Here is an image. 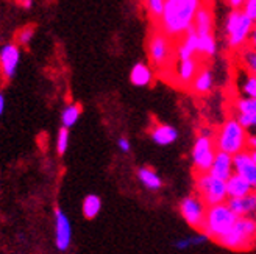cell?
<instances>
[{"instance_id": "22", "label": "cell", "mask_w": 256, "mask_h": 254, "mask_svg": "<svg viewBox=\"0 0 256 254\" xmlns=\"http://www.w3.org/2000/svg\"><path fill=\"white\" fill-rule=\"evenodd\" d=\"M130 81L136 87L150 86L153 81V69L146 62H136L130 70Z\"/></svg>"}, {"instance_id": "30", "label": "cell", "mask_w": 256, "mask_h": 254, "mask_svg": "<svg viewBox=\"0 0 256 254\" xmlns=\"http://www.w3.org/2000/svg\"><path fill=\"white\" fill-rule=\"evenodd\" d=\"M166 2H168V0H144V6L153 20L158 22L161 19L164 8H166Z\"/></svg>"}, {"instance_id": "4", "label": "cell", "mask_w": 256, "mask_h": 254, "mask_svg": "<svg viewBox=\"0 0 256 254\" xmlns=\"http://www.w3.org/2000/svg\"><path fill=\"white\" fill-rule=\"evenodd\" d=\"M238 217L234 212L230 209L226 203L222 205H216L206 209V217H204V223L202 226L200 233L208 237V240H214L217 242L222 239L232 228L234 226Z\"/></svg>"}, {"instance_id": "29", "label": "cell", "mask_w": 256, "mask_h": 254, "mask_svg": "<svg viewBox=\"0 0 256 254\" xmlns=\"http://www.w3.org/2000/svg\"><path fill=\"white\" fill-rule=\"evenodd\" d=\"M240 94L244 98H256V75L246 72L240 81Z\"/></svg>"}, {"instance_id": "8", "label": "cell", "mask_w": 256, "mask_h": 254, "mask_svg": "<svg viewBox=\"0 0 256 254\" xmlns=\"http://www.w3.org/2000/svg\"><path fill=\"white\" fill-rule=\"evenodd\" d=\"M175 55L172 39L164 34L161 30H156L148 39V58L156 69H166L170 66Z\"/></svg>"}, {"instance_id": "24", "label": "cell", "mask_w": 256, "mask_h": 254, "mask_svg": "<svg viewBox=\"0 0 256 254\" xmlns=\"http://www.w3.org/2000/svg\"><path fill=\"white\" fill-rule=\"evenodd\" d=\"M217 53V41L212 34H202L198 36V44H197V55L202 58H212Z\"/></svg>"}, {"instance_id": "23", "label": "cell", "mask_w": 256, "mask_h": 254, "mask_svg": "<svg viewBox=\"0 0 256 254\" xmlns=\"http://www.w3.org/2000/svg\"><path fill=\"white\" fill-rule=\"evenodd\" d=\"M136 175H138L139 183L142 184L147 190L156 192V190H160L162 187V178L152 167H140Z\"/></svg>"}, {"instance_id": "39", "label": "cell", "mask_w": 256, "mask_h": 254, "mask_svg": "<svg viewBox=\"0 0 256 254\" xmlns=\"http://www.w3.org/2000/svg\"><path fill=\"white\" fill-rule=\"evenodd\" d=\"M22 5H24L25 8H32V6H33V0H24Z\"/></svg>"}, {"instance_id": "32", "label": "cell", "mask_w": 256, "mask_h": 254, "mask_svg": "<svg viewBox=\"0 0 256 254\" xmlns=\"http://www.w3.org/2000/svg\"><path fill=\"white\" fill-rule=\"evenodd\" d=\"M33 36H34V30H33L32 27H25V28H22V30L18 33V45L27 47V45L32 42Z\"/></svg>"}, {"instance_id": "35", "label": "cell", "mask_w": 256, "mask_h": 254, "mask_svg": "<svg viewBox=\"0 0 256 254\" xmlns=\"http://www.w3.org/2000/svg\"><path fill=\"white\" fill-rule=\"evenodd\" d=\"M225 2L230 6V9H240L246 0H225Z\"/></svg>"}, {"instance_id": "14", "label": "cell", "mask_w": 256, "mask_h": 254, "mask_svg": "<svg viewBox=\"0 0 256 254\" xmlns=\"http://www.w3.org/2000/svg\"><path fill=\"white\" fill-rule=\"evenodd\" d=\"M198 70H200V62L197 58L182 59V61H178L175 66V80L180 86L188 87L194 81Z\"/></svg>"}, {"instance_id": "20", "label": "cell", "mask_w": 256, "mask_h": 254, "mask_svg": "<svg viewBox=\"0 0 256 254\" xmlns=\"http://www.w3.org/2000/svg\"><path fill=\"white\" fill-rule=\"evenodd\" d=\"M212 87H214L212 70L208 69V67H200L194 81L190 83L192 92L197 94V95H206V94H210L212 91Z\"/></svg>"}, {"instance_id": "43", "label": "cell", "mask_w": 256, "mask_h": 254, "mask_svg": "<svg viewBox=\"0 0 256 254\" xmlns=\"http://www.w3.org/2000/svg\"><path fill=\"white\" fill-rule=\"evenodd\" d=\"M202 2H203V0H202Z\"/></svg>"}, {"instance_id": "28", "label": "cell", "mask_w": 256, "mask_h": 254, "mask_svg": "<svg viewBox=\"0 0 256 254\" xmlns=\"http://www.w3.org/2000/svg\"><path fill=\"white\" fill-rule=\"evenodd\" d=\"M208 240V237L202 234L200 231H197V234L194 236H188V237H183V239H178L175 242V248L176 250H189V248H194V247H198V245H203L204 242Z\"/></svg>"}, {"instance_id": "42", "label": "cell", "mask_w": 256, "mask_h": 254, "mask_svg": "<svg viewBox=\"0 0 256 254\" xmlns=\"http://www.w3.org/2000/svg\"><path fill=\"white\" fill-rule=\"evenodd\" d=\"M168 2H174V0H168Z\"/></svg>"}, {"instance_id": "31", "label": "cell", "mask_w": 256, "mask_h": 254, "mask_svg": "<svg viewBox=\"0 0 256 254\" xmlns=\"http://www.w3.org/2000/svg\"><path fill=\"white\" fill-rule=\"evenodd\" d=\"M69 142H70V133L68 128H62L61 126L58 131V136H56V151L60 156L66 155V151L69 148Z\"/></svg>"}, {"instance_id": "41", "label": "cell", "mask_w": 256, "mask_h": 254, "mask_svg": "<svg viewBox=\"0 0 256 254\" xmlns=\"http://www.w3.org/2000/svg\"><path fill=\"white\" fill-rule=\"evenodd\" d=\"M253 220H254V225H256V215H254V217H253Z\"/></svg>"}, {"instance_id": "21", "label": "cell", "mask_w": 256, "mask_h": 254, "mask_svg": "<svg viewBox=\"0 0 256 254\" xmlns=\"http://www.w3.org/2000/svg\"><path fill=\"white\" fill-rule=\"evenodd\" d=\"M225 186H226V195H228V200L232 198H240V197H246L254 190L252 189V186L244 180V178H240L239 175L233 173L232 176L228 178L225 181Z\"/></svg>"}, {"instance_id": "27", "label": "cell", "mask_w": 256, "mask_h": 254, "mask_svg": "<svg viewBox=\"0 0 256 254\" xmlns=\"http://www.w3.org/2000/svg\"><path fill=\"white\" fill-rule=\"evenodd\" d=\"M80 117H82V106L78 103L68 105L61 111V126L70 130L72 126L80 120Z\"/></svg>"}, {"instance_id": "3", "label": "cell", "mask_w": 256, "mask_h": 254, "mask_svg": "<svg viewBox=\"0 0 256 254\" xmlns=\"http://www.w3.org/2000/svg\"><path fill=\"white\" fill-rule=\"evenodd\" d=\"M254 22L250 20L240 9H230V12L225 17L224 31L225 39L230 50H240L246 47L250 41V34L253 31Z\"/></svg>"}, {"instance_id": "15", "label": "cell", "mask_w": 256, "mask_h": 254, "mask_svg": "<svg viewBox=\"0 0 256 254\" xmlns=\"http://www.w3.org/2000/svg\"><path fill=\"white\" fill-rule=\"evenodd\" d=\"M226 205L234 212L238 219H242V217L253 219L256 215V192H252L240 198H232L226 201Z\"/></svg>"}, {"instance_id": "16", "label": "cell", "mask_w": 256, "mask_h": 254, "mask_svg": "<svg viewBox=\"0 0 256 254\" xmlns=\"http://www.w3.org/2000/svg\"><path fill=\"white\" fill-rule=\"evenodd\" d=\"M211 176L217 178L220 181H226L230 176L234 173L233 169V156H230L226 153H222V151H217L216 158L212 161V166L208 172Z\"/></svg>"}, {"instance_id": "18", "label": "cell", "mask_w": 256, "mask_h": 254, "mask_svg": "<svg viewBox=\"0 0 256 254\" xmlns=\"http://www.w3.org/2000/svg\"><path fill=\"white\" fill-rule=\"evenodd\" d=\"M150 137L153 144L160 147H168L176 142L178 139V131L175 126L168 125V123H155L150 130Z\"/></svg>"}, {"instance_id": "38", "label": "cell", "mask_w": 256, "mask_h": 254, "mask_svg": "<svg viewBox=\"0 0 256 254\" xmlns=\"http://www.w3.org/2000/svg\"><path fill=\"white\" fill-rule=\"evenodd\" d=\"M248 148L250 150H256V134H250L248 136Z\"/></svg>"}, {"instance_id": "33", "label": "cell", "mask_w": 256, "mask_h": 254, "mask_svg": "<svg viewBox=\"0 0 256 254\" xmlns=\"http://www.w3.org/2000/svg\"><path fill=\"white\" fill-rule=\"evenodd\" d=\"M240 11L244 12L250 20H253L256 23V0H246Z\"/></svg>"}, {"instance_id": "17", "label": "cell", "mask_w": 256, "mask_h": 254, "mask_svg": "<svg viewBox=\"0 0 256 254\" xmlns=\"http://www.w3.org/2000/svg\"><path fill=\"white\" fill-rule=\"evenodd\" d=\"M197 44H198V34L196 33L194 27L189 28L188 33L182 37V41L175 47V56L178 61L190 59L197 55Z\"/></svg>"}, {"instance_id": "1", "label": "cell", "mask_w": 256, "mask_h": 254, "mask_svg": "<svg viewBox=\"0 0 256 254\" xmlns=\"http://www.w3.org/2000/svg\"><path fill=\"white\" fill-rule=\"evenodd\" d=\"M202 5V0H174V2H166L164 12L158 20V30L168 34L170 39L183 37L189 28L194 27L196 14Z\"/></svg>"}, {"instance_id": "7", "label": "cell", "mask_w": 256, "mask_h": 254, "mask_svg": "<svg viewBox=\"0 0 256 254\" xmlns=\"http://www.w3.org/2000/svg\"><path fill=\"white\" fill-rule=\"evenodd\" d=\"M196 195L206 205V208L222 205L228 201L226 195V186L225 181L217 180L210 173H200L196 175Z\"/></svg>"}, {"instance_id": "6", "label": "cell", "mask_w": 256, "mask_h": 254, "mask_svg": "<svg viewBox=\"0 0 256 254\" xmlns=\"http://www.w3.org/2000/svg\"><path fill=\"white\" fill-rule=\"evenodd\" d=\"M214 136L216 133L212 130L203 128L198 131L196 137L194 145H192V151H190L192 167H194L196 175L208 173L212 166V161L217 153Z\"/></svg>"}, {"instance_id": "2", "label": "cell", "mask_w": 256, "mask_h": 254, "mask_svg": "<svg viewBox=\"0 0 256 254\" xmlns=\"http://www.w3.org/2000/svg\"><path fill=\"white\" fill-rule=\"evenodd\" d=\"M248 131L236 120V117H228L216 131V148L230 156H236L248 150Z\"/></svg>"}, {"instance_id": "5", "label": "cell", "mask_w": 256, "mask_h": 254, "mask_svg": "<svg viewBox=\"0 0 256 254\" xmlns=\"http://www.w3.org/2000/svg\"><path fill=\"white\" fill-rule=\"evenodd\" d=\"M216 244L230 251H248L256 244V225L252 217L238 219L234 226Z\"/></svg>"}, {"instance_id": "34", "label": "cell", "mask_w": 256, "mask_h": 254, "mask_svg": "<svg viewBox=\"0 0 256 254\" xmlns=\"http://www.w3.org/2000/svg\"><path fill=\"white\" fill-rule=\"evenodd\" d=\"M118 148L122 151V153H130V151H132V142L128 141L126 137H119L118 139Z\"/></svg>"}, {"instance_id": "10", "label": "cell", "mask_w": 256, "mask_h": 254, "mask_svg": "<svg viewBox=\"0 0 256 254\" xmlns=\"http://www.w3.org/2000/svg\"><path fill=\"white\" fill-rule=\"evenodd\" d=\"M54 223H55V248L61 253L68 251L72 244V223L68 214L61 208L54 211Z\"/></svg>"}, {"instance_id": "12", "label": "cell", "mask_w": 256, "mask_h": 254, "mask_svg": "<svg viewBox=\"0 0 256 254\" xmlns=\"http://www.w3.org/2000/svg\"><path fill=\"white\" fill-rule=\"evenodd\" d=\"M234 112H236V120L244 126V128L250 133L256 130V98H244L239 97L234 101Z\"/></svg>"}, {"instance_id": "26", "label": "cell", "mask_w": 256, "mask_h": 254, "mask_svg": "<svg viewBox=\"0 0 256 254\" xmlns=\"http://www.w3.org/2000/svg\"><path fill=\"white\" fill-rule=\"evenodd\" d=\"M83 215L88 220H94L102 211V198L96 194H89L83 200Z\"/></svg>"}, {"instance_id": "13", "label": "cell", "mask_w": 256, "mask_h": 254, "mask_svg": "<svg viewBox=\"0 0 256 254\" xmlns=\"http://www.w3.org/2000/svg\"><path fill=\"white\" fill-rule=\"evenodd\" d=\"M233 169H234V173L239 175L240 178H244L256 192V164L250 158L248 150L233 156Z\"/></svg>"}, {"instance_id": "40", "label": "cell", "mask_w": 256, "mask_h": 254, "mask_svg": "<svg viewBox=\"0 0 256 254\" xmlns=\"http://www.w3.org/2000/svg\"><path fill=\"white\" fill-rule=\"evenodd\" d=\"M248 153H250V158L253 159V162L256 164V150H250L248 148Z\"/></svg>"}, {"instance_id": "11", "label": "cell", "mask_w": 256, "mask_h": 254, "mask_svg": "<svg viewBox=\"0 0 256 254\" xmlns=\"http://www.w3.org/2000/svg\"><path fill=\"white\" fill-rule=\"evenodd\" d=\"M20 64V48L18 44H5L0 48V73L10 81L16 77Z\"/></svg>"}, {"instance_id": "19", "label": "cell", "mask_w": 256, "mask_h": 254, "mask_svg": "<svg viewBox=\"0 0 256 254\" xmlns=\"http://www.w3.org/2000/svg\"><path fill=\"white\" fill-rule=\"evenodd\" d=\"M194 30L198 36L202 34H212L214 30V16H212V9L206 5H202L196 14L194 19Z\"/></svg>"}, {"instance_id": "9", "label": "cell", "mask_w": 256, "mask_h": 254, "mask_svg": "<svg viewBox=\"0 0 256 254\" xmlns=\"http://www.w3.org/2000/svg\"><path fill=\"white\" fill-rule=\"evenodd\" d=\"M178 208H180V214L188 226L196 231H200L204 223V217H206V205L197 195H189L180 201Z\"/></svg>"}, {"instance_id": "36", "label": "cell", "mask_w": 256, "mask_h": 254, "mask_svg": "<svg viewBox=\"0 0 256 254\" xmlns=\"http://www.w3.org/2000/svg\"><path fill=\"white\" fill-rule=\"evenodd\" d=\"M248 45L254 50L256 52V23H254V27H253V31L250 34V41H248Z\"/></svg>"}, {"instance_id": "25", "label": "cell", "mask_w": 256, "mask_h": 254, "mask_svg": "<svg viewBox=\"0 0 256 254\" xmlns=\"http://www.w3.org/2000/svg\"><path fill=\"white\" fill-rule=\"evenodd\" d=\"M238 58H239L242 69L247 73L256 75V52L248 44L246 47H242L240 50H238Z\"/></svg>"}, {"instance_id": "37", "label": "cell", "mask_w": 256, "mask_h": 254, "mask_svg": "<svg viewBox=\"0 0 256 254\" xmlns=\"http://www.w3.org/2000/svg\"><path fill=\"white\" fill-rule=\"evenodd\" d=\"M5 106H6V100H5V95L0 92V117L4 116L5 112Z\"/></svg>"}]
</instances>
